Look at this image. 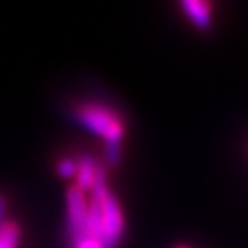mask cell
<instances>
[{
    "label": "cell",
    "mask_w": 248,
    "mask_h": 248,
    "mask_svg": "<svg viewBox=\"0 0 248 248\" xmlns=\"http://www.w3.org/2000/svg\"><path fill=\"white\" fill-rule=\"evenodd\" d=\"M73 115L84 127L105 140L108 161L116 165L121 158L124 137V123L120 113L108 103L86 100L73 108Z\"/></svg>",
    "instance_id": "obj_1"
},
{
    "label": "cell",
    "mask_w": 248,
    "mask_h": 248,
    "mask_svg": "<svg viewBox=\"0 0 248 248\" xmlns=\"http://www.w3.org/2000/svg\"><path fill=\"white\" fill-rule=\"evenodd\" d=\"M182 10L190 19L192 24L198 29H208L211 26V5L208 2H188L182 3Z\"/></svg>",
    "instance_id": "obj_2"
},
{
    "label": "cell",
    "mask_w": 248,
    "mask_h": 248,
    "mask_svg": "<svg viewBox=\"0 0 248 248\" xmlns=\"http://www.w3.org/2000/svg\"><path fill=\"white\" fill-rule=\"evenodd\" d=\"M73 248H103V245L95 240H81L79 244L73 245Z\"/></svg>",
    "instance_id": "obj_4"
},
{
    "label": "cell",
    "mask_w": 248,
    "mask_h": 248,
    "mask_svg": "<svg viewBox=\"0 0 248 248\" xmlns=\"http://www.w3.org/2000/svg\"><path fill=\"white\" fill-rule=\"evenodd\" d=\"M176 248H188V247H176Z\"/></svg>",
    "instance_id": "obj_5"
},
{
    "label": "cell",
    "mask_w": 248,
    "mask_h": 248,
    "mask_svg": "<svg viewBox=\"0 0 248 248\" xmlns=\"http://www.w3.org/2000/svg\"><path fill=\"white\" fill-rule=\"evenodd\" d=\"M19 229L16 222L5 221L0 226V248H18Z\"/></svg>",
    "instance_id": "obj_3"
}]
</instances>
